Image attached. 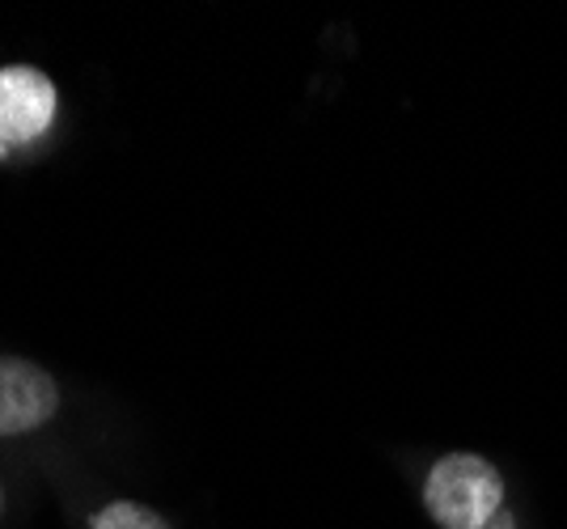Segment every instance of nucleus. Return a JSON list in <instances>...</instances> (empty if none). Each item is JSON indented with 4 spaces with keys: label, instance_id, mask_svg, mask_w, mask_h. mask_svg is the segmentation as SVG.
Listing matches in <instances>:
<instances>
[{
    "label": "nucleus",
    "instance_id": "nucleus-5",
    "mask_svg": "<svg viewBox=\"0 0 567 529\" xmlns=\"http://www.w3.org/2000/svg\"><path fill=\"white\" fill-rule=\"evenodd\" d=\"M487 529H513V521H508V517L499 512V517H496V521H492V526H487Z\"/></svg>",
    "mask_w": 567,
    "mask_h": 529
},
{
    "label": "nucleus",
    "instance_id": "nucleus-3",
    "mask_svg": "<svg viewBox=\"0 0 567 529\" xmlns=\"http://www.w3.org/2000/svg\"><path fill=\"white\" fill-rule=\"evenodd\" d=\"M60 407L55 382L22 356H0V436L43 428Z\"/></svg>",
    "mask_w": 567,
    "mask_h": 529
},
{
    "label": "nucleus",
    "instance_id": "nucleus-2",
    "mask_svg": "<svg viewBox=\"0 0 567 529\" xmlns=\"http://www.w3.org/2000/svg\"><path fill=\"white\" fill-rule=\"evenodd\" d=\"M55 115V85L39 69H0V145H25L43 136Z\"/></svg>",
    "mask_w": 567,
    "mask_h": 529
},
{
    "label": "nucleus",
    "instance_id": "nucleus-1",
    "mask_svg": "<svg viewBox=\"0 0 567 529\" xmlns=\"http://www.w3.org/2000/svg\"><path fill=\"white\" fill-rule=\"evenodd\" d=\"M424 505L441 529H487L504 508V479L487 457L450 454L427 470Z\"/></svg>",
    "mask_w": 567,
    "mask_h": 529
},
{
    "label": "nucleus",
    "instance_id": "nucleus-4",
    "mask_svg": "<svg viewBox=\"0 0 567 529\" xmlns=\"http://www.w3.org/2000/svg\"><path fill=\"white\" fill-rule=\"evenodd\" d=\"M94 529H169V526L153 512V508L118 500V505H106L102 512H97Z\"/></svg>",
    "mask_w": 567,
    "mask_h": 529
}]
</instances>
